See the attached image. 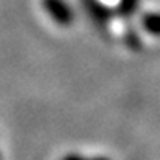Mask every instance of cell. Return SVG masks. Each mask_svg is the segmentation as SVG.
<instances>
[{"mask_svg": "<svg viewBox=\"0 0 160 160\" xmlns=\"http://www.w3.org/2000/svg\"><path fill=\"white\" fill-rule=\"evenodd\" d=\"M61 160H110V158L108 157H82V155H77V154H67Z\"/></svg>", "mask_w": 160, "mask_h": 160, "instance_id": "cell-3", "label": "cell"}, {"mask_svg": "<svg viewBox=\"0 0 160 160\" xmlns=\"http://www.w3.org/2000/svg\"><path fill=\"white\" fill-rule=\"evenodd\" d=\"M141 26L145 33L160 36V13H145L141 18Z\"/></svg>", "mask_w": 160, "mask_h": 160, "instance_id": "cell-2", "label": "cell"}, {"mask_svg": "<svg viewBox=\"0 0 160 160\" xmlns=\"http://www.w3.org/2000/svg\"><path fill=\"white\" fill-rule=\"evenodd\" d=\"M100 2L103 5H106V7H116V5L119 7V5L124 3V0H100Z\"/></svg>", "mask_w": 160, "mask_h": 160, "instance_id": "cell-4", "label": "cell"}, {"mask_svg": "<svg viewBox=\"0 0 160 160\" xmlns=\"http://www.w3.org/2000/svg\"><path fill=\"white\" fill-rule=\"evenodd\" d=\"M41 8L51 21L59 26H69L74 21V12L64 0H41Z\"/></svg>", "mask_w": 160, "mask_h": 160, "instance_id": "cell-1", "label": "cell"}]
</instances>
